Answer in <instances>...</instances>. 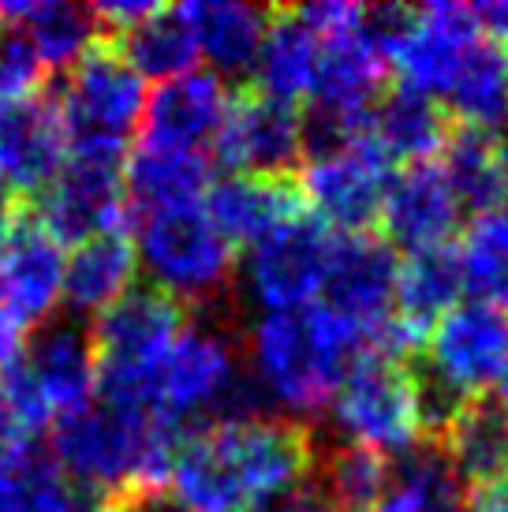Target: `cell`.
Wrapping results in <instances>:
<instances>
[{
  "label": "cell",
  "mask_w": 508,
  "mask_h": 512,
  "mask_svg": "<svg viewBox=\"0 0 508 512\" xmlns=\"http://www.w3.org/2000/svg\"><path fill=\"white\" fill-rule=\"evenodd\" d=\"M318 60H322V42L299 23L296 12L269 8L262 49L254 60V75H258L254 90L299 109V101L311 98L314 79H318Z\"/></svg>",
  "instance_id": "obj_24"
},
{
  "label": "cell",
  "mask_w": 508,
  "mask_h": 512,
  "mask_svg": "<svg viewBox=\"0 0 508 512\" xmlns=\"http://www.w3.org/2000/svg\"><path fill=\"white\" fill-rule=\"evenodd\" d=\"M68 161V135L57 98L45 86L38 98L0 105V191L4 199L34 202Z\"/></svg>",
  "instance_id": "obj_14"
},
{
  "label": "cell",
  "mask_w": 508,
  "mask_h": 512,
  "mask_svg": "<svg viewBox=\"0 0 508 512\" xmlns=\"http://www.w3.org/2000/svg\"><path fill=\"white\" fill-rule=\"evenodd\" d=\"M389 180H393V161L381 154V146L370 135L340 154L307 161L299 169L307 210H314L322 225L337 228V236L370 232V225H378Z\"/></svg>",
  "instance_id": "obj_10"
},
{
  "label": "cell",
  "mask_w": 508,
  "mask_h": 512,
  "mask_svg": "<svg viewBox=\"0 0 508 512\" xmlns=\"http://www.w3.org/2000/svg\"><path fill=\"white\" fill-rule=\"evenodd\" d=\"M374 512H415V505H411L408 498H404V494H385V498H381V505Z\"/></svg>",
  "instance_id": "obj_42"
},
{
  "label": "cell",
  "mask_w": 508,
  "mask_h": 512,
  "mask_svg": "<svg viewBox=\"0 0 508 512\" xmlns=\"http://www.w3.org/2000/svg\"><path fill=\"white\" fill-rule=\"evenodd\" d=\"M505 423H508V419H505ZM505 471H508V449H505ZM505 479H508V475H505Z\"/></svg>",
  "instance_id": "obj_43"
},
{
  "label": "cell",
  "mask_w": 508,
  "mask_h": 512,
  "mask_svg": "<svg viewBox=\"0 0 508 512\" xmlns=\"http://www.w3.org/2000/svg\"><path fill=\"white\" fill-rule=\"evenodd\" d=\"M236 348H240V314L232 307V296L202 311H187V326L180 329L176 344L154 374L150 415L180 434L206 427L228 385L240 378Z\"/></svg>",
  "instance_id": "obj_3"
},
{
  "label": "cell",
  "mask_w": 508,
  "mask_h": 512,
  "mask_svg": "<svg viewBox=\"0 0 508 512\" xmlns=\"http://www.w3.org/2000/svg\"><path fill=\"white\" fill-rule=\"evenodd\" d=\"M0 19L27 30L49 72L71 68L105 34V27L94 19L90 8L60 4V0H49V4H0Z\"/></svg>",
  "instance_id": "obj_31"
},
{
  "label": "cell",
  "mask_w": 508,
  "mask_h": 512,
  "mask_svg": "<svg viewBox=\"0 0 508 512\" xmlns=\"http://www.w3.org/2000/svg\"><path fill=\"white\" fill-rule=\"evenodd\" d=\"M23 363L42 389L49 412H79L98 393V356L86 318H45L38 329H30Z\"/></svg>",
  "instance_id": "obj_16"
},
{
  "label": "cell",
  "mask_w": 508,
  "mask_h": 512,
  "mask_svg": "<svg viewBox=\"0 0 508 512\" xmlns=\"http://www.w3.org/2000/svg\"><path fill=\"white\" fill-rule=\"evenodd\" d=\"M482 38V27L471 4H426L415 8V27L396 49L389 68L426 98H445L452 72L471 45Z\"/></svg>",
  "instance_id": "obj_19"
},
{
  "label": "cell",
  "mask_w": 508,
  "mask_h": 512,
  "mask_svg": "<svg viewBox=\"0 0 508 512\" xmlns=\"http://www.w3.org/2000/svg\"><path fill=\"white\" fill-rule=\"evenodd\" d=\"M49 86V68L42 64L30 34L0 19V105L38 98Z\"/></svg>",
  "instance_id": "obj_36"
},
{
  "label": "cell",
  "mask_w": 508,
  "mask_h": 512,
  "mask_svg": "<svg viewBox=\"0 0 508 512\" xmlns=\"http://www.w3.org/2000/svg\"><path fill=\"white\" fill-rule=\"evenodd\" d=\"M355 348H363L359 333L325 303L262 314L251 329L254 382L269 400L284 404L292 419L307 423L333 404Z\"/></svg>",
  "instance_id": "obj_1"
},
{
  "label": "cell",
  "mask_w": 508,
  "mask_h": 512,
  "mask_svg": "<svg viewBox=\"0 0 508 512\" xmlns=\"http://www.w3.org/2000/svg\"><path fill=\"white\" fill-rule=\"evenodd\" d=\"M333 412L340 427L352 434V441L381 456H404L419 445L408 359H389L374 348H363L344 370V382L333 397Z\"/></svg>",
  "instance_id": "obj_6"
},
{
  "label": "cell",
  "mask_w": 508,
  "mask_h": 512,
  "mask_svg": "<svg viewBox=\"0 0 508 512\" xmlns=\"http://www.w3.org/2000/svg\"><path fill=\"white\" fill-rule=\"evenodd\" d=\"M329 232L314 214H303L288 225L247 247L243 258V292L266 314L299 311L322 292Z\"/></svg>",
  "instance_id": "obj_9"
},
{
  "label": "cell",
  "mask_w": 508,
  "mask_h": 512,
  "mask_svg": "<svg viewBox=\"0 0 508 512\" xmlns=\"http://www.w3.org/2000/svg\"><path fill=\"white\" fill-rule=\"evenodd\" d=\"M423 356L464 393L486 397L508 374V311L475 299L456 303L434 322Z\"/></svg>",
  "instance_id": "obj_13"
},
{
  "label": "cell",
  "mask_w": 508,
  "mask_h": 512,
  "mask_svg": "<svg viewBox=\"0 0 508 512\" xmlns=\"http://www.w3.org/2000/svg\"><path fill=\"white\" fill-rule=\"evenodd\" d=\"M202 214L225 236L228 247H251L273 228L311 214L296 176H225L206 187Z\"/></svg>",
  "instance_id": "obj_18"
},
{
  "label": "cell",
  "mask_w": 508,
  "mask_h": 512,
  "mask_svg": "<svg viewBox=\"0 0 508 512\" xmlns=\"http://www.w3.org/2000/svg\"><path fill=\"white\" fill-rule=\"evenodd\" d=\"M180 12L195 34L198 57L210 60L217 79L221 75L243 79L247 72H254V60H258L262 34L269 23V8L210 0V4H184Z\"/></svg>",
  "instance_id": "obj_22"
},
{
  "label": "cell",
  "mask_w": 508,
  "mask_h": 512,
  "mask_svg": "<svg viewBox=\"0 0 508 512\" xmlns=\"http://www.w3.org/2000/svg\"><path fill=\"white\" fill-rule=\"evenodd\" d=\"M0 202H4V191H0Z\"/></svg>",
  "instance_id": "obj_44"
},
{
  "label": "cell",
  "mask_w": 508,
  "mask_h": 512,
  "mask_svg": "<svg viewBox=\"0 0 508 512\" xmlns=\"http://www.w3.org/2000/svg\"><path fill=\"white\" fill-rule=\"evenodd\" d=\"M378 225L389 247L426 251L441 247L460 228V202L452 195L441 165H404L389 180V191L381 199Z\"/></svg>",
  "instance_id": "obj_17"
},
{
  "label": "cell",
  "mask_w": 508,
  "mask_h": 512,
  "mask_svg": "<svg viewBox=\"0 0 508 512\" xmlns=\"http://www.w3.org/2000/svg\"><path fill=\"white\" fill-rule=\"evenodd\" d=\"M456 255H460V281L471 299L508 311V206L475 214Z\"/></svg>",
  "instance_id": "obj_33"
},
{
  "label": "cell",
  "mask_w": 508,
  "mask_h": 512,
  "mask_svg": "<svg viewBox=\"0 0 508 512\" xmlns=\"http://www.w3.org/2000/svg\"><path fill=\"white\" fill-rule=\"evenodd\" d=\"M464 512H508V479L471 486L464 498Z\"/></svg>",
  "instance_id": "obj_40"
},
{
  "label": "cell",
  "mask_w": 508,
  "mask_h": 512,
  "mask_svg": "<svg viewBox=\"0 0 508 512\" xmlns=\"http://www.w3.org/2000/svg\"><path fill=\"white\" fill-rule=\"evenodd\" d=\"M139 232L135 255L146 262L154 288L169 292L187 311H202L232 296V247L210 225L202 206L131 217Z\"/></svg>",
  "instance_id": "obj_5"
},
{
  "label": "cell",
  "mask_w": 508,
  "mask_h": 512,
  "mask_svg": "<svg viewBox=\"0 0 508 512\" xmlns=\"http://www.w3.org/2000/svg\"><path fill=\"white\" fill-rule=\"evenodd\" d=\"M396 251L374 232H344L329 236V255H325V307L337 314L340 322L359 333L367 344L374 329L393 314L396 292Z\"/></svg>",
  "instance_id": "obj_11"
},
{
  "label": "cell",
  "mask_w": 508,
  "mask_h": 512,
  "mask_svg": "<svg viewBox=\"0 0 508 512\" xmlns=\"http://www.w3.org/2000/svg\"><path fill=\"white\" fill-rule=\"evenodd\" d=\"M225 105V83L213 72H191L169 79L142 101L139 146L142 150L198 154V146L213 143Z\"/></svg>",
  "instance_id": "obj_15"
},
{
  "label": "cell",
  "mask_w": 508,
  "mask_h": 512,
  "mask_svg": "<svg viewBox=\"0 0 508 512\" xmlns=\"http://www.w3.org/2000/svg\"><path fill=\"white\" fill-rule=\"evenodd\" d=\"M296 19L311 30L318 42H337V38H348V34H359L363 19H367V8L359 4H348V0H325V4H307V8H292Z\"/></svg>",
  "instance_id": "obj_37"
},
{
  "label": "cell",
  "mask_w": 508,
  "mask_h": 512,
  "mask_svg": "<svg viewBox=\"0 0 508 512\" xmlns=\"http://www.w3.org/2000/svg\"><path fill=\"white\" fill-rule=\"evenodd\" d=\"M64 288V247L27 199L0 202V311L27 329L53 318Z\"/></svg>",
  "instance_id": "obj_7"
},
{
  "label": "cell",
  "mask_w": 508,
  "mask_h": 512,
  "mask_svg": "<svg viewBox=\"0 0 508 512\" xmlns=\"http://www.w3.org/2000/svg\"><path fill=\"white\" fill-rule=\"evenodd\" d=\"M441 154V172L460 210L467 206L475 214H490L508 206V143L497 131L452 124Z\"/></svg>",
  "instance_id": "obj_23"
},
{
  "label": "cell",
  "mask_w": 508,
  "mask_h": 512,
  "mask_svg": "<svg viewBox=\"0 0 508 512\" xmlns=\"http://www.w3.org/2000/svg\"><path fill=\"white\" fill-rule=\"evenodd\" d=\"M449 120L464 128L494 131L508 120V60L505 45L479 38L467 49L445 90Z\"/></svg>",
  "instance_id": "obj_29"
},
{
  "label": "cell",
  "mask_w": 508,
  "mask_h": 512,
  "mask_svg": "<svg viewBox=\"0 0 508 512\" xmlns=\"http://www.w3.org/2000/svg\"><path fill=\"white\" fill-rule=\"evenodd\" d=\"M452 131L449 113L434 98H426L411 86L385 90L370 109V139L381 146L389 161L426 165L445 150Z\"/></svg>",
  "instance_id": "obj_21"
},
{
  "label": "cell",
  "mask_w": 508,
  "mask_h": 512,
  "mask_svg": "<svg viewBox=\"0 0 508 512\" xmlns=\"http://www.w3.org/2000/svg\"><path fill=\"white\" fill-rule=\"evenodd\" d=\"M34 210L60 247L101 232H127L131 210L124 195V165L68 157L57 180L34 199Z\"/></svg>",
  "instance_id": "obj_12"
},
{
  "label": "cell",
  "mask_w": 508,
  "mask_h": 512,
  "mask_svg": "<svg viewBox=\"0 0 508 512\" xmlns=\"http://www.w3.org/2000/svg\"><path fill=\"white\" fill-rule=\"evenodd\" d=\"M135 273H139V255L131 232H101L75 243L71 258L64 262V288H60L68 314L86 318L113 307L127 288H135Z\"/></svg>",
  "instance_id": "obj_20"
},
{
  "label": "cell",
  "mask_w": 508,
  "mask_h": 512,
  "mask_svg": "<svg viewBox=\"0 0 508 512\" xmlns=\"http://www.w3.org/2000/svg\"><path fill=\"white\" fill-rule=\"evenodd\" d=\"M113 512H187L169 490H124L116 498H105Z\"/></svg>",
  "instance_id": "obj_38"
},
{
  "label": "cell",
  "mask_w": 508,
  "mask_h": 512,
  "mask_svg": "<svg viewBox=\"0 0 508 512\" xmlns=\"http://www.w3.org/2000/svg\"><path fill=\"white\" fill-rule=\"evenodd\" d=\"M385 75L389 64L374 53V45L359 30L322 45L311 101L318 109H337V113H370L374 101L385 94Z\"/></svg>",
  "instance_id": "obj_27"
},
{
  "label": "cell",
  "mask_w": 508,
  "mask_h": 512,
  "mask_svg": "<svg viewBox=\"0 0 508 512\" xmlns=\"http://www.w3.org/2000/svg\"><path fill=\"white\" fill-rule=\"evenodd\" d=\"M113 38L139 79L169 83V79L191 75V68L198 64L195 34H191L180 8H165L161 4L150 19H142V23H135L124 34H113Z\"/></svg>",
  "instance_id": "obj_32"
},
{
  "label": "cell",
  "mask_w": 508,
  "mask_h": 512,
  "mask_svg": "<svg viewBox=\"0 0 508 512\" xmlns=\"http://www.w3.org/2000/svg\"><path fill=\"white\" fill-rule=\"evenodd\" d=\"M505 60H508V49H505Z\"/></svg>",
  "instance_id": "obj_45"
},
{
  "label": "cell",
  "mask_w": 508,
  "mask_h": 512,
  "mask_svg": "<svg viewBox=\"0 0 508 512\" xmlns=\"http://www.w3.org/2000/svg\"><path fill=\"white\" fill-rule=\"evenodd\" d=\"M27 456H30V434L19 427L15 415L0 404V471L23 464Z\"/></svg>",
  "instance_id": "obj_39"
},
{
  "label": "cell",
  "mask_w": 508,
  "mask_h": 512,
  "mask_svg": "<svg viewBox=\"0 0 508 512\" xmlns=\"http://www.w3.org/2000/svg\"><path fill=\"white\" fill-rule=\"evenodd\" d=\"M475 19H479L482 34L490 42L505 45L508 49V0H497V4H479L475 8Z\"/></svg>",
  "instance_id": "obj_41"
},
{
  "label": "cell",
  "mask_w": 508,
  "mask_h": 512,
  "mask_svg": "<svg viewBox=\"0 0 508 512\" xmlns=\"http://www.w3.org/2000/svg\"><path fill=\"white\" fill-rule=\"evenodd\" d=\"M68 135V157L124 165L127 135L139 128L146 90L113 34H101L71 64L64 90H53Z\"/></svg>",
  "instance_id": "obj_4"
},
{
  "label": "cell",
  "mask_w": 508,
  "mask_h": 512,
  "mask_svg": "<svg viewBox=\"0 0 508 512\" xmlns=\"http://www.w3.org/2000/svg\"><path fill=\"white\" fill-rule=\"evenodd\" d=\"M396 494H404L415 505V512H464L467 486L452 471L449 456L438 445L423 441L400 456Z\"/></svg>",
  "instance_id": "obj_35"
},
{
  "label": "cell",
  "mask_w": 508,
  "mask_h": 512,
  "mask_svg": "<svg viewBox=\"0 0 508 512\" xmlns=\"http://www.w3.org/2000/svg\"><path fill=\"white\" fill-rule=\"evenodd\" d=\"M187 326V307L154 285H135L113 307L94 318V356H98L101 404L150 412L154 374Z\"/></svg>",
  "instance_id": "obj_2"
},
{
  "label": "cell",
  "mask_w": 508,
  "mask_h": 512,
  "mask_svg": "<svg viewBox=\"0 0 508 512\" xmlns=\"http://www.w3.org/2000/svg\"><path fill=\"white\" fill-rule=\"evenodd\" d=\"M311 483L329 512H374L389 486V460L359 441L314 445Z\"/></svg>",
  "instance_id": "obj_28"
},
{
  "label": "cell",
  "mask_w": 508,
  "mask_h": 512,
  "mask_svg": "<svg viewBox=\"0 0 508 512\" xmlns=\"http://www.w3.org/2000/svg\"><path fill=\"white\" fill-rule=\"evenodd\" d=\"M210 187V161L176 150H135L124 161V195L131 217L198 206Z\"/></svg>",
  "instance_id": "obj_25"
},
{
  "label": "cell",
  "mask_w": 508,
  "mask_h": 512,
  "mask_svg": "<svg viewBox=\"0 0 508 512\" xmlns=\"http://www.w3.org/2000/svg\"><path fill=\"white\" fill-rule=\"evenodd\" d=\"M464 292L460 281V255L452 243L408 251V258L396 266V318L415 329L423 341H430V329L441 314L456 307V296Z\"/></svg>",
  "instance_id": "obj_26"
},
{
  "label": "cell",
  "mask_w": 508,
  "mask_h": 512,
  "mask_svg": "<svg viewBox=\"0 0 508 512\" xmlns=\"http://www.w3.org/2000/svg\"><path fill=\"white\" fill-rule=\"evenodd\" d=\"M213 157L228 176H296L303 165L299 109L266 98L254 86L228 94L221 128L213 135Z\"/></svg>",
  "instance_id": "obj_8"
},
{
  "label": "cell",
  "mask_w": 508,
  "mask_h": 512,
  "mask_svg": "<svg viewBox=\"0 0 508 512\" xmlns=\"http://www.w3.org/2000/svg\"><path fill=\"white\" fill-rule=\"evenodd\" d=\"M0 512H94L90 498L49 456L30 453L23 464L0 471Z\"/></svg>",
  "instance_id": "obj_34"
},
{
  "label": "cell",
  "mask_w": 508,
  "mask_h": 512,
  "mask_svg": "<svg viewBox=\"0 0 508 512\" xmlns=\"http://www.w3.org/2000/svg\"><path fill=\"white\" fill-rule=\"evenodd\" d=\"M438 449L449 456L452 471L460 475V483L471 486L494 483L505 479V449H508V423L497 397H471L467 408L452 427L445 430V438L438 441Z\"/></svg>",
  "instance_id": "obj_30"
}]
</instances>
